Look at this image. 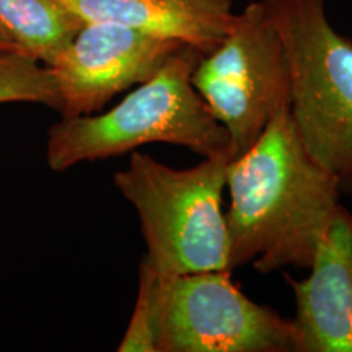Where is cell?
<instances>
[{"label":"cell","mask_w":352,"mask_h":352,"mask_svg":"<svg viewBox=\"0 0 352 352\" xmlns=\"http://www.w3.org/2000/svg\"><path fill=\"white\" fill-rule=\"evenodd\" d=\"M226 188L228 271L250 263L261 274L310 270L341 191L298 138L289 104L272 114L248 151L228 162Z\"/></svg>","instance_id":"1"},{"label":"cell","mask_w":352,"mask_h":352,"mask_svg":"<svg viewBox=\"0 0 352 352\" xmlns=\"http://www.w3.org/2000/svg\"><path fill=\"white\" fill-rule=\"evenodd\" d=\"M202 56L195 47H179L118 107L104 113L63 118L50 129V168L65 171L83 162L118 157L152 142L182 145L202 158L232 160L226 126L191 83L192 70Z\"/></svg>","instance_id":"2"},{"label":"cell","mask_w":352,"mask_h":352,"mask_svg":"<svg viewBox=\"0 0 352 352\" xmlns=\"http://www.w3.org/2000/svg\"><path fill=\"white\" fill-rule=\"evenodd\" d=\"M228 157L204 158L176 170L144 152H132L114 184L138 210L147 254L158 277L228 271V235L222 195ZM232 272V271H230Z\"/></svg>","instance_id":"3"},{"label":"cell","mask_w":352,"mask_h":352,"mask_svg":"<svg viewBox=\"0 0 352 352\" xmlns=\"http://www.w3.org/2000/svg\"><path fill=\"white\" fill-rule=\"evenodd\" d=\"M290 67L289 111L298 138L352 195V39L329 23L324 0H263Z\"/></svg>","instance_id":"4"},{"label":"cell","mask_w":352,"mask_h":352,"mask_svg":"<svg viewBox=\"0 0 352 352\" xmlns=\"http://www.w3.org/2000/svg\"><path fill=\"white\" fill-rule=\"evenodd\" d=\"M191 83L226 126L233 158L256 142L277 109L290 104L289 59L263 0L236 15L227 38L201 57Z\"/></svg>","instance_id":"5"},{"label":"cell","mask_w":352,"mask_h":352,"mask_svg":"<svg viewBox=\"0 0 352 352\" xmlns=\"http://www.w3.org/2000/svg\"><path fill=\"white\" fill-rule=\"evenodd\" d=\"M296 349L292 320L250 300L230 271L158 277L157 352Z\"/></svg>","instance_id":"6"},{"label":"cell","mask_w":352,"mask_h":352,"mask_svg":"<svg viewBox=\"0 0 352 352\" xmlns=\"http://www.w3.org/2000/svg\"><path fill=\"white\" fill-rule=\"evenodd\" d=\"M184 44L116 23H83L47 65L64 118L100 113L113 96L148 80Z\"/></svg>","instance_id":"7"},{"label":"cell","mask_w":352,"mask_h":352,"mask_svg":"<svg viewBox=\"0 0 352 352\" xmlns=\"http://www.w3.org/2000/svg\"><path fill=\"white\" fill-rule=\"evenodd\" d=\"M307 279L285 276L296 296V352H352V214L340 206Z\"/></svg>","instance_id":"8"},{"label":"cell","mask_w":352,"mask_h":352,"mask_svg":"<svg viewBox=\"0 0 352 352\" xmlns=\"http://www.w3.org/2000/svg\"><path fill=\"white\" fill-rule=\"evenodd\" d=\"M83 23H116L173 39L201 54L215 50L235 26L233 0H59Z\"/></svg>","instance_id":"9"},{"label":"cell","mask_w":352,"mask_h":352,"mask_svg":"<svg viewBox=\"0 0 352 352\" xmlns=\"http://www.w3.org/2000/svg\"><path fill=\"white\" fill-rule=\"evenodd\" d=\"M0 25L25 54L50 65L83 21L59 0H0Z\"/></svg>","instance_id":"10"},{"label":"cell","mask_w":352,"mask_h":352,"mask_svg":"<svg viewBox=\"0 0 352 352\" xmlns=\"http://www.w3.org/2000/svg\"><path fill=\"white\" fill-rule=\"evenodd\" d=\"M39 103L60 111V95L47 65L25 52H0V104Z\"/></svg>","instance_id":"11"},{"label":"cell","mask_w":352,"mask_h":352,"mask_svg":"<svg viewBox=\"0 0 352 352\" xmlns=\"http://www.w3.org/2000/svg\"><path fill=\"white\" fill-rule=\"evenodd\" d=\"M158 277L142 259L139 267V292L129 327L120 342L121 352H157Z\"/></svg>","instance_id":"12"},{"label":"cell","mask_w":352,"mask_h":352,"mask_svg":"<svg viewBox=\"0 0 352 352\" xmlns=\"http://www.w3.org/2000/svg\"><path fill=\"white\" fill-rule=\"evenodd\" d=\"M16 51L23 52L19 47V44L15 43V39L10 36V33L0 25V52H16Z\"/></svg>","instance_id":"13"}]
</instances>
